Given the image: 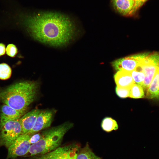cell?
I'll return each instance as SVG.
<instances>
[{"label": "cell", "mask_w": 159, "mask_h": 159, "mask_svg": "<svg viewBox=\"0 0 159 159\" xmlns=\"http://www.w3.org/2000/svg\"><path fill=\"white\" fill-rule=\"evenodd\" d=\"M8 16L23 28L31 38L56 48L67 46L77 38L79 27L69 16L59 13L28 14L15 8Z\"/></svg>", "instance_id": "1"}, {"label": "cell", "mask_w": 159, "mask_h": 159, "mask_svg": "<svg viewBox=\"0 0 159 159\" xmlns=\"http://www.w3.org/2000/svg\"><path fill=\"white\" fill-rule=\"evenodd\" d=\"M34 81L16 82L0 91V101L16 110L25 112L35 100L38 89Z\"/></svg>", "instance_id": "2"}, {"label": "cell", "mask_w": 159, "mask_h": 159, "mask_svg": "<svg viewBox=\"0 0 159 159\" xmlns=\"http://www.w3.org/2000/svg\"><path fill=\"white\" fill-rule=\"evenodd\" d=\"M67 122L43 131L38 141L31 145L28 153L23 157L42 155L58 148L65 134L73 126Z\"/></svg>", "instance_id": "3"}, {"label": "cell", "mask_w": 159, "mask_h": 159, "mask_svg": "<svg viewBox=\"0 0 159 159\" xmlns=\"http://www.w3.org/2000/svg\"><path fill=\"white\" fill-rule=\"evenodd\" d=\"M20 119L8 121L0 128V147L8 148L22 134Z\"/></svg>", "instance_id": "4"}, {"label": "cell", "mask_w": 159, "mask_h": 159, "mask_svg": "<svg viewBox=\"0 0 159 159\" xmlns=\"http://www.w3.org/2000/svg\"><path fill=\"white\" fill-rule=\"evenodd\" d=\"M140 64L145 75L142 87L147 90L159 68V53H147Z\"/></svg>", "instance_id": "5"}, {"label": "cell", "mask_w": 159, "mask_h": 159, "mask_svg": "<svg viewBox=\"0 0 159 159\" xmlns=\"http://www.w3.org/2000/svg\"><path fill=\"white\" fill-rule=\"evenodd\" d=\"M31 135L29 133L20 135L8 148L6 159H14L27 154L31 145L29 140Z\"/></svg>", "instance_id": "6"}, {"label": "cell", "mask_w": 159, "mask_h": 159, "mask_svg": "<svg viewBox=\"0 0 159 159\" xmlns=\"http://www.w3.org/2000/svg\"><path fill=\"white\" fill-rule=\"evenodd\" d=\"M146 54H139L120 58L113 61L112 65L117 71L125 70L131 72L136 68Z\"/></svg>", "instance_id": "7"}, {"label": "cell", "mask_w": 159, "mask_h": 159, "mask_svg": "<svg viewBox=\"0 0 159 159\" xmlns=\"http://www.w3.org/2000/svg\"><path fill=\"white\" fill-rule=\"evenodd\" d=\"M54 112L51 110L41 111L37 118L35 123L29 133L32 135L50 126L52 120Z\"/></svg>", "instance_id": "8"}, {"label": "cell", "mask_w": 159, "mask_h": 159, "mask_svg": "<svg viewBox=\"0 0 159 159\" xmlns=\"http://www.w3.org/2000/svg\"><path fill=\"white\" fill-rule=\"evenodd\" d=\"M24 112L4 104L0 110V128L8 121L20 119Z\"/></svg>", "instance_id": "9"}, {"label": "cell", "mask_w": 159, "mask_h": 159, "mask_svg": "<svg viewBox=\"0 0 159 159\" xmlns=\"http://www.w3.org/2000/svg\"><path fill=\"white\" fill-rule=\"evenodd\" d=\"M74 146L70 145L56 149L30 159H68L69 153Z\"/></svg>", "instance_id": "10"}, {"label": "cell", "mask_w": 159, "mask_h": 159, "mask_svg": "<svg viewBox=\"0 0 159 159\" xmlns=\"http://www.w3.org/2000/svg\"><path fill=\"white\" fill-rule=\"evenodd\" d=\"M41 111L39 109H34L21 117L20 120L22 128V134L28 133L31 131Z\"/></svg>", "instance_id": "11"}, {"label": "cell", "mask_w": 159, "mask_h": 159, "mask_svg": "<svg viewBox=\"0 0 159 159\" xmlns=\"http://www.w3.org/2000/svg\"><path fill=\"white\" fill-rule=\"evenodd\" d=\"M112 2L114 9L121 15L125 16L133 15L134 0H112Z\"/></svg>", "instance_id": "12"}, {"label": "cell", "mask_w": 159, "mask_h": 159, "mask_svg": "<svg viewBox=\"0 0 159 159\" xmlns=\"http://www.w3.org/2000/svg\"><path fill=\"white\" fill-rule=\"evenodd\" d=\"M114 79L117 86L131 89L135 83L131 72L125 70L117 71L114 75Z\"/></svg>", "instance_id": "13"}, {"label": "cell", "mask_w": 159, "mask_h": 159, "mask_svg": "<svg viewBox=\"0 0 159 159\" xmlns=\"http://www.w3.org/2000/svg\"><path fill=\"white\" fill-rule=\"evenodd\" d=\"M146 95L149 98L159 100V68L147 90Z\"/></svg>", "instance_id": "14"}, {"label": "cell", "mask_w": 159, "mask_h": 159, "mask_svg": "<svg viewBox=\"0 0 159 159\" xmlns=\"http://www.w3.org/2000/svg\"><path fill=\"white\" fill-rule=\"evenodd\" d=\"M77 159H101L96 155L87 144L78 152Z\"/></svg>", "instance_id": "15"}, {"label": "cell", "mask_w": 159, "mask_h": 159, "mask_svg": "<svg viewBox=\"0 0 159 159\" xmlns=\"http://www.w3.org/2000/svg\"><path fill=\"white\" fill-rule=\"evenodd\" d=\"M101 126L102 129L107 132L116 130L118 128V125L117 122L109 117H105L102 120Z\"/></svg>", "instance_id": "16"}, {"label": "cell", "mask_w": 159, "mask_h": 159, "mask_svg": "<svg viewBox=\"0 0 159 159\" xmlns=\"http://www.w3.org/2000/svg\"><path fill=\"white\" fill-rule=\"evenodd\" d=\"M131 74L135 83L142 86L145 75L140 63L134 70L131 72Z\"/></svg>", "instance_id": "17"}, {"label": "cell", "mask_w": 159, "mask_h": 159, "mask_svg": "<svg viewBox=\"0 0 159 159\" xmlns=\"http://www.w3.org/2000/svg\"><path fill=\"white\" fill-rule=\"evenodd\" d=\"M145 96L143 88L141 85L135 83L131 87L129 97L133 98H140Z\"/></svg>", "instance_id": "18"}, {"label": "cell", "mask_w": 159, "mask_h": 159, "mask_svg": "<svg viewBox=\"0 0 159 159\" xmlns=\"http://www.w3.org/2000/svg\"><path fill=\"white\" fill-rule=\"evenodd\" d=\"M12 74L11 67L7 64H0V79L3 80L9 79Z\"/></svg>", "instance_id": "19"}, {"label": "cell", "mask_w": 159, "mask_h": 159, "mask_svg": "<svg viewBox=\"0 0 159 159\" xmlns=\"http://www.w3.org/2000/svg\"><path fill=\"white\" fill-rule=\"evenodd\" d=\"M130 89L116 86L115 91L117 95L121 98L129 97Z\"/></svg>", "instance_id": "20"}, {"label": "cell", "mask_w": 159, "mask_h": 159, "mask_svg": "<svg viewBox=\"0 0 159 159\" xmlns=\"http://www.w3.org/2000/svg\"><path fill=\"white\" fill-rule=\"evenodd\" d=\"M17 48L14 44H8L6 48V53L7 55L11 57H15L18 53Z\"/></svg>", "instance_id": "21"}, {"label": "cell", "mask_w": 159, "mask_h": 159, "mask_svg": "<svg viewBox=\"0 0 159 159\" xmlns=\"http://www.w3.org/2000/svg\"><path fill=\"white\" fill-rule=\"evenodd\" d=\"M148 0H134L135 6L133 9V13L134 14Z\"/></svg>", "instance_id": "22"}, {"label": "cell", "mask_w": 159, "mask_h": 159, "mask_svg": "<svg viewBox=\"0 0 159 159\" xmlns=\"http://www.w3.org/2000/svg\"><path fill=\"white\" fill-rule=\"evenodd\" d=\"M41 137V134L39 133L34 134L31 136L29 140V142L31 145L35 144L40 140Z\"/></svg>", "instance_id": "23"}, {"label": "cell", "mask_w": 159, "mask_h": 159, "mask_svg": "<svg viewBox=\"0 0 159 159\" xmlns=\"http://www.w3.org/2000/svg\"><path fill=\"white\" fill-rule=\"evenodd\" d=\"M78 153L77 147L74 146L69 153L68 159H77Z\"/></svg>", "instance_id": "24"}, {"label": "cell", "mask_w": 159, "mask_h": 159, "mask_svg": "<svg viewBox=\"0 0 159 159\" xmlns=\"http://www.w3.org/2000/svg\"><path fill=\"white\" fill-rule=\"evenodd\" d=\"M6 52L5 45L3 43H0V57L4 55Z\"/></svg>", "instance_id": "25"}]
</instances>
